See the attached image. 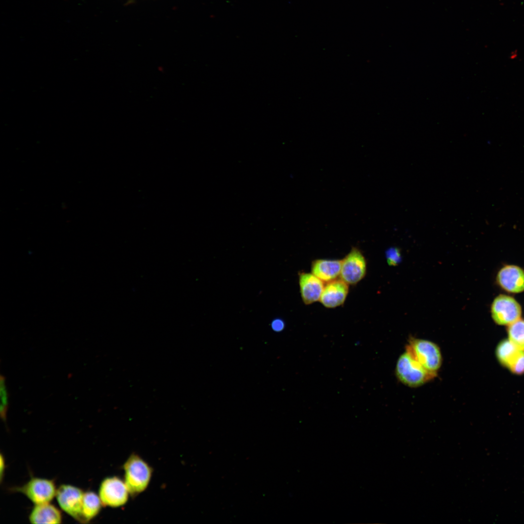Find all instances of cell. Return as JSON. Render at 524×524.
<instances>
[{
	"instance_id": "6da1fadb",
	"label": "cell",
	"mask_w": 524,
	"mask_h": 524,
	"mask_svg": "<svg viewBox=\"0 0 524 524\" xmlns=\"http://www.w3.org/2000/svg\"><path fill=\"white\" fill-rule=\"evenodd\" d=\"M395 374L401 383L412 388L425 384L437 376L426 369L406 350L397 360Z\"/></svg>"
},
{
	"instance_id": "7a4b0ae2",
	"label": "cell",
	"mask_w": 524,
	"mask_h": 524,
	"mask_svg": "<svg viewBox=\"0 0 524 524\" xmlns=\"http://www.w3.org/2000/svg\"><path fill=\"white\" fill-rule=\"evenodd\" d=\"M408 342L406 350L428 371L437 375L442 362L439 346L432 341L414 337Z\"/></svg>"
},
{
	"instance_id": "3957f363",
	"label": "cell",
	"mask_w": 524,
	"mask_h": 524,
	"mask_svg": "<svg viewBox=\"0 0 524 524\" xmlns=\"http://www.w3.org/2000/svg\"><path fill=\"white\" fill-rule=\"evenodd\" d=\"M125 483L129 493L133 495L147 488L152 475L148 464L137 455H131L124 465Z\"/></svg>"
},
{
	"instance_id": "277c9868",
	"label": "cell",
	"mask_w": 524,
	"mask_h": 524,
	"mask_svg": "<svg viewBox=\"0 0 524 524\" xmlns=\"http://www.w3.org/2000/svg\"><path fill=\"white\" fill-rule=\"evenodd\" d=\"M22 493L34 505L49 503L56 496L54 482L49 479L32 477L26 484L12 489Z\"/></svg>"
},
{
	"instance_id": "5b68a950",
	"label": "cell",
	"mask_w": 524,
	"mask_h": 524,
	"mask_svg": "<svg viewBox=\"0 0 524 524\" xmlns=\"http://www.w3.org/2000/svg\"><path fill=\"white\" fill-rule=\"evenodd\" d=\"M84 492L71 485H61L56 491V497L61 509L75 520L81 523Z\"/></svg>"
},
{
	"instance_id": "8992f818",
	"label": "cell",
	"mask_w": 524,
	"mask_h": 524,
	"mask_svg": "<svg viewBox=\"0 0 524 524\" xmlns=\"http://www.w3.org/2000/svg\"><path fill=\"white\" fill-rule=\"evenodd\" d=\"M129 493L125 482L116 476L105 478L98 490V496L102 505L112 508L125 504Z\"/></svg>"
},
{
	"instance_id": "52a82bcc",
	"label": "cell",
	"mask_w": 524,
	"mask_h": 524,
	"mask_svg": "<svg viewBox=\"0 0 524 524\" xmlns=\"http://www.w3.org/2000/svg\"><path fill=\"white\" fill-rule=\"evenodd\" d=\"M522 310L520 304L512 297L504 295L497 296L491 306V314L498 325H509L520 319Z\"/></svg>"
},
{
	"instance_id": "ba28073f",
	"label": "cell",
	"mask_w": 524,
	"mask_h": 524,
	"mask_svg": "<svg viewBox=\"0 0 524 524\" xmlns=\"http://www.w3.org/2000/svg\"><path fill=\"white\" fill-rule=\"evenodd\" d=\"M366 271V262L363 254L358 248H353L342 260L341 279L348 284H355L364 278Z\"/></svg>"
},
{
	"instance_id": "9c48e42d",
	"label": "cell",
	"mask_w": 524,
	"mask_h": 524,
	"mask_svg": "<svg viewBox=\"0 0 524 524\" xmlns=\"http://www.w3.org/2000/svg\"><path fill=\"white\" fill-rule=\"evenodd\" d=\"M497 281L508 292L521 293L524 291V270L516 265H507L499 271Z\"/></svg>"
},
{
	"instance_id": "30bf717a",
	"label": "cell",
	"mask_w": 524,
	"mask_h": 524,
	"mask_svg": "<svg viewBox=\"0 0 524 524\" xmlns=\"http://www.w3.org/2000/svg\"><path fill=\"white\" fill-rule=\"evenodd\" d=\"M348 292V284L342 279H335L324 286L319 300L326 308H335L344 302Z\"/></svg>"
},
{
	"instance_id": "8fae6325",
	"label": "cell",
	"mask_w": 524,
	"mask_h": 524,
	"mask_svg": "<svg viewBox=\"0 0 524 524\" xmlns=\"http://www.w3.org/2000/svg\"><path fill=\"white\" fill-rule=\"evenodd\" d=\"M299 284L304 304H311L320 299L325 286L322 280L312 273H301L299 275Z\"/></svg>"
},
{
	"instance_id": "7c38bea8",
	"label": "cell",
	"mask_w": 524,
	"mask_h": 524,
	"mask_svg": "<svg viewBox=\"0 0 524 524\" xmlns=\"http://www.w3.org/2000/svg\"><path fill=\"white\" fill-rule=\"evenodd\" d=\"M32 524H61L62 514L59 509L49 503L35 505L29 517Z\"/></svg>"
},
{
	"instance_id": "4fadbf2b",
	"label": "cell",
	"mask_w": 524,
	"mask_h": 524,
	"mask_svg": "<svg viewBox=\"0 0 524 524\" xmlns=\"http://www.w3.org/2000/svg\"><path fill=\"white\" fill-rule=\"evenodd\" d=\"M341 265L342 260H316L312 263L311 273L323 281L328 282L340 276Z\"/></svg>"
},
{
	"instance_id": "5bb4252c",
	"label": "cell",
	"mask_w": 524,
	"mask_h": 524,
	"mask_svg": "<svg viewBox=\"0 0 524 524\" xmlns=\"http://www.w3.org/2000/svg\"><path fill=\"white\" fill-rule=\"evenodd\" d=\"M102 504L98 495L91 491L84 492L81 523H87L99 512Z\"/></svg>"
},
{
	"instance_id": "9a60e30c",
	"label": "cell",
	"mask_w": 524,
	"mask_h": 524,
	"mask_svg": "<svg viewBox=\"0 0 524 524\" xmlns=\"http://www.w3.org/2000/svg\"><path fill=\"white\" fill-rule=\"evenodd\" d=\"M523 350L519 349L509 340L501 342L498 345L496 354L501 363L509 368Z\"/></svg>"
},
{
	"instance_id": "2e32d148",
	"label": "cell",
	"mask_w": 524,
	"mask_h": 524,
	"mask_svg": "<svg viewBox=\"0 0 524 524\" xmlns=\"http://www.w3.org/2000/svg\"><path fill=\"white\" fill-rule=\"evenodd\" d=\"M509 340L519 349L524 350V320L520 319L508 325Z\"/></svg>"
},
{
	"instance_id": "e0dca14e",
	"label": "cell",
	"mask_w": 524,
	"mask_h": 524,
	"mask_svg": "<svg viewBox=\"0 0 524 524\" xmlns=\"http://www.w3.org/2000/svg\"><path fill=\"white\" fill-rule=\"evenodd\" d=\"M0 415L3 420L6 419V411L8 405V396L7 391L5 378L3 376L0 377Z\"/></svg>"
},
{
	"instance_id": "ac0fdd59",
	"label": "cell",
	"mask_w": 524,
	"mask_h": 524,
	"mask_svg": "<svg viewBox=\"0 0 524 524\" xmlns=\"http://www.w3.org/2000/svg\"><path fill=\"white\" fill-rule=\"evenodd\" d=\"M387 262L391 266H396L401 260L400 249L396 247L389 248L386 252Z\"/></svg>"
},
{
	"instance_id": "d6986e66",
	"label": "cell",
	"mask_w": 524,
	"mask_h": 524,
	"mask_svg": "<svg viewBox=\"0 0 524 524\" xmlns=\"http://www.w3.org/2000/svg\"><path fill=\"white\" fill-rule=\"evenodd\" d=\"M511 372L516 374L524 373V352L520 354L516 360L509 368Z\"/></svg>"
},
{
	"instance_id": "ffe728a7",
	"label": "cell",
	"mask_w": 524,
	"mask_h": 524,
	"mask_svg": "<svg viewBox=\"0 0 524 524\" xmlns=\"http://www.w3.org/2000/svg\"><path fill=\"white\" fill-rule=\"evenodd\" d=\"M272 328L276 331H280L284 328V323L282 321L276 319L272 322Z\"/></svg>"
},
{
	"instance_id": "44dd1931",
	"label": "cell",
	"mask_w": 524,
	"mask_h": 524,
	"mask_svg": "<svg viewBox=\"0 0 524 524\" xmlns=\"http://www.w3.org/2000/svg\"><path fill=\"white\" fill-rule=\"evenodd\" d=\"M4 461H3V458L2 457V455H1V458H0V474H1V478H2V474H3V470H4Z\"/></svg>"
}]
</instances>
